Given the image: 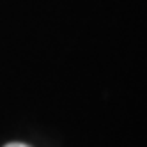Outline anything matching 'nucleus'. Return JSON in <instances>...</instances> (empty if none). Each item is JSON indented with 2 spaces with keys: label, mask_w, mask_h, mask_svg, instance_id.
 Returning <instances> with one entry per match:
<instances>
[{
  "label": "nucleus",
  "mask_w": 147,
  "mask_h": 147,
  "mask_svg": "<svg viewBox=\"0 0 147 147\" xmlns=\"http://www.w3.org/2000/svg\"><path fill=\"white\" fill-rule=\"evenodd\" d=\"M4 147H30V145L22 144V142H11V144H7V145H4Z\"/></svg>",
  "instance_id": "f257e3e1"
}]
</instances>
